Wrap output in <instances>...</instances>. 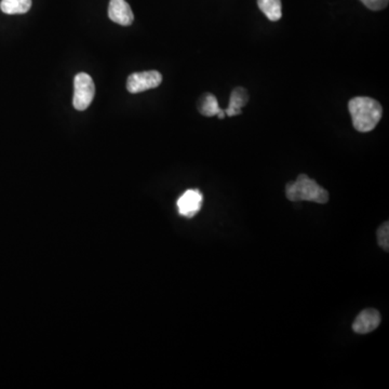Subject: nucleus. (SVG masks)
<instances>
[{
  "mask_svg": "<svg viewBox=\"0 0 389 389\" xmlns=\"http://www.w3.org/2000/svg\"><path fill=\"white\" fill-rule=\"evenodd\" d=\"M353 128L359 133H370L380 123L383 108L380 102L369 96H356L348 103Z\"/></svg>",
  "mask_w": 389,
  "mask_h": 389,
  "instance_id": "f257e3e1",
  "label": "nucleus"
},
{
  "mask_svg": "<svg viewBox=\"0 0 389 389\" xmlns=\"http://www.w3.org/2000/svg\"><path fill=\"white\" fill-rule=\"evenodd\" d=\"M286 194L290 202L305 200L320 204L329 202V192L306 175H300L296 182L286 184Z\"/></svg>",
  "mask_w": 389,
  "mask_h": 389,
  "instance_id": "f03ea898",
  "label": "nucleus"
},
{
  "mask_svg": "<svg viewBox=\"0 0 389 389\" xmlns=\"http://www.w3.org/2000/svg\"><path fill=\"white\" fill-rule=\"evenodd\" d=\"M95 94V85L90 75L85 73H79L74 79V98L73 105L75 110H87L91 105Z\"/></svg>",
  "mask_w": 389,
  "mask_h": 389,
  "instance_id": "7ed1b4c3",
  "label": "nucleus"
},
{
  "mask_svg": "<svg viewBox=\"0 0 389 389\" xmlns=\"http://www.w3.org/2000/svg\"><path fill=\"white\" fill-rule=\"evenodd\" d=\"M161 83H162V75L157 71L133 73L128 77L127 89L130 93H141V92L159 87Z\"/></svg>",
  "mask_w": 389,
  "mask_h": 389,
  "instance_id": "20e7f679",
  "label": "nucleus"
},
{
  "mask_svg": "<svg viewBox=\"0 0 389 389\" xmlns=\"http://www.w3.org/2000/svg\"><path fill=\"white\" fill-rule=\"evenodd\" d=\"M204 202V196L198 190H188L177 199L179 213L185 217H192L199 212Z\"/></svg>",
  "mask_w": 389,
  "mask_h": 389,
  "instance_id": "39448f33",
  "label": "nucleus"
},
{
  "mask_svg": "<svg viewBox=\"0 0 389 389\" xmlns=\"http://www.w3.org/2000/svg\"><path fill=\"white\" fill-rule=\"evenodd\" d=\"M380 323V313L374 308H368L361 311L353 323V330L356 333L368 334L378 329Z\"/></svg>",
  "mask_w": 389,
  "mask_h": 389,
  "instance_id": "423d86ee",
  "label": "nucleus"
},
{
  "mask_svg": "<svg viewBox=\"0 0 389 389\" xmlns=\"http://www.w3.org/2000/svg\"><path fill=\"white\" fill-rule=\"evenodd\" d=\"M108 16L113 22L121 26H129L135 21L133 9L125 0H110Z\"/></svg>",
  "mask_w": 389,
  "mask_h": 389,
  "instance_id": "0eeeda50",
  "label": "nucleus"
},
{
  "mask_svg": "<svg viewBox=\"0 0 389 389\" xmlns=\"http://www.w3.org/2000/svg\"><path fill=\"white\" fill-rule=\"evenodd\" d=\"M249 101V94L244 88H235L232 92L229 108L224 110L226 116L234 117L242 115V108L247 105Z\"/></svg>",
  "mask_w": 389,
  "mask_h": 389,
  "instance_id": "6e6552de",
  "label": "nucleus"
},
{
  "mask_svg": "<svg viewBox=\"0 0 389 389\" xmlns=\"http://www.w3.org/2000/svg\"><path fill=\"white\" fill-rule=\"evenodd\" d=\"M198 110L206 117L217 116L219 119L225 118V112L219 106L215 95L212 93H204L198 101Z\"/></svg>",
  "mask_w": 389,
  "mask_h": 389,
  "instance_id": "1a4fd4ad",
  "label": "nucleus"
},
{
  "mask_svg": "<svg viewBox=\"0 0 389 389\" xmlns=\"http://www.w3.org/2000/svg\"><path fill=\"white\" fill-rule=\"evenodd\" d=\"M257 6L271 22H277L282 18L281 0H257Z\"/></svg>",
  "mask_w": 389,
  "mask_h": 389,
  "instance_id": "9d476101",
  "label": "nucleus"
},
{
  "mask_svg": "<svg viewBox=\"0 0 389 389\" xmlns=\"http://www.w3.org/2000/svg\"><path fill=\"white\" fill-rule=\"evenodd\" d=\"M31 8V0H1L0 9L6 14H24Z\"/></svg>",
  "mask_w": 389,
  "mask_h": 389,
  "instance_id": "9b49d317",
  "label": "nucleus"
},
{
  "mask_svg": "<svg viewBox=\"0 0 389 389\" xmlns=\"http://www.w3.org/2000/svg\"><path fill=\"white\" fill-rule=\"evenodd\" d=\"M378 244L384 249L385 251L389 250V223L385 222L378 229Z\"/></svg>",
  "mask_w": 389,
  "mask_h": 389,
  "instance_id": "f8f14e48",
  "label": "nucleus"
},
{
  "mask_svg": "<svg viewBox=\"0 0 389 389\" xmlns=\"http://www.w3.org/2000/svg\"><path fill=\"white\" fill-rule=\"evenodd\" d=\"M361 3L372 11H380L388 6L389 0H361Z\"/></svg>",
  "mask_w": 389,
  "mask_h": 389,
  "instance_id": "ddd939ff",
  "label": "nucleus"
}]
</instances>
